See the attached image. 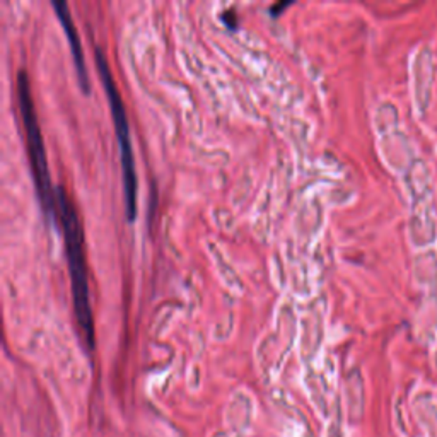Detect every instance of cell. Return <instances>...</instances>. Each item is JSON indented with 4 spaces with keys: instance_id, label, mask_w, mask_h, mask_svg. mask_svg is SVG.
Instances as JSON below:
<instances>
[{
    "instance_id": "6da1fadb",
    "label": "cell",
    "mask_w": 437,
    "mask_h": 437,
    "mask_svg": "<svg viewBox=\"0 0 437 437\" xmlns=\"http://www.w3.org/2000/svg\"><path fill=\"white\" fill-rule=\"evenodd\" d=\"M57 209L58 217H60L63 237H65L67 256H69V270L70 280H72V296L75 316H77L79 328H81L82 337L89 351L94 348V321L93 309L89 303V285H87V267L84 255V234H82V226L79 221L77 210L72 204V198L65 192L63 186H58L57 192Z\"/></svg>"
},
{
    "instance_id": "7a4b0ae2",
    "label": "cell",
    "mask_w": 437,
    "mask_h": 437,
    "mask_svg": "<svg viewBox=\"0 0 437 437\" xmlns=\"http://www.w3.org/2000/svg\"><path fill=\"white\" fill-rule=\"evenodd\" d=\"M94 55H96V65L101 75L103 86H105L106 94H108L111 117L115 122V130H117L118 145H120L122 157V173H123V195H125V212L126 218L130 222L137 216V171H135V159L132 150V142H130V129L129 118H126V110L123 105V99L118 93L117 84H115L113 74L110 70V63L106 60L99 46H94Z\"/></svg>"
},
{
    "instance_id": "3957f363",
    "label": "cell",
    "mask_w": 437,
    "mask_h": 437,
    "mask_svg": "<svg viewBox=\"0 0 437 437\" xmlns=\"http://www.w3.org/2000/svg\"><path fill=\"white\" fill-rule=\"evenodd\" d=\"M18 99H19V108H21L22 125H25L26 130L27 154H30L34 185H37L41 207L48 212L51 205H53V190H51L48 159H46L45 144H43L41 129H39L37 113H34L30 77H27L25 70H19L18 74Z\"/></svg>"
},
{
    "instance_id": "277c9868",
    "label": "cell",
    "mask_w": 437,
    "mask_h": 437,
    "mask_svg": "<svg viewBox=\"0 0 437 437\" xmlns=\"http://www.w3.org/2000/svg\"><path fill=\"white\" fill-rule=\"evenodd\" d=\"M53 9L57 13L58 19H60L63 30H65L67 38H69V45L70 50H72V57H74V63L77 67V74H79V81H81V87L89 93V75H87V69H86V63H84V53H82V43L79 41V33H77V27H75L74 21H72V15H70L69 6L62 0L58 2H53Z\"/></svg>"
}]
</instances>
